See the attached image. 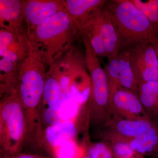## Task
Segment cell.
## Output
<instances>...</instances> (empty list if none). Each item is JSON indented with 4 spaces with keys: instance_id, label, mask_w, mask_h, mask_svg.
Segmentation results:
<instances>
[{
    "instance_id": "cell-1",
    "label": "cell",
    "mask_w": 158,
    "mask_h": 158,
    "mask_svg": "<svg viewBox=\"0 0 158 158\" xmlns=\"http://www.w3.org/2000/svg\"><path fill=\"white\" fill-rule=\"evenodd\" d=\"M31 56L50 66L74 48L81 33L65 9L26 30Z\"/></svg>"
},
{
    "instance_id": "cell-2",
    "label": "cell",
    "mask_w": 158,
    "mask_h": 158,
    "mask_svg": "<svg viewBox=\"0 0 158 158\" xmlns=\"http://www.w3.org/2000/svg\"><path fill=\"white\" fill-rule=\"evenodd\" d=\"M16 91L22 105L27 123V140L36 142L42 139L40 105L46 71L45 65L30 56L19 64Z\"/></svg>"
},
{
    "instance_id": "cell-3",
    "label": "cell",
    "mask_w": 158,
    "mask_h": 158,
    "mask_svg": "<svg viewBox=\"0 0 158 158\" xmlns=\"http://www.w3.org/2000/svg\"><path fill=\"white\" fill-rule=\"evenodd\" d=\"M104 8L115 26L122 50L158 44V29L130 0L106 1Z\"/></svg>"
},
{
    "instance_id": "cell-4",
    "label": "cell",
    "mask_w": 158,
    "mask_h": 158,
    "mask_svg": "<svg viewBox=\"0 0 158 158\" xmlns=\"http://www.w3.org/2000/svg\"><path fill=\"white\" fill-rule=\"evenodd\" d=\"M25 115L17 91L1 98L0 102V148L6 156L16 155L26 144Z\"/></svg>"
},
{
    "instance_id": "cell-5",
    "label": "cell",
    "mask_w": 158,
    "mask_h": 158,
    "mask_svg": "<svg viewBox=\"0 0 158 158\" xmlns=\"http://www.w3.org/2000/svg\"><path fill=\"white\" fill-rule=\"evenodd\" d=\"M85 50V61L90 82V96L86 107L90 121L96 125H103L112 117L109 106L107 79L88 37L82 34Z\"/></svg>"
},
{
    "instance_id": "cell-6",
    "label": "cell",
    "mask_w": 158,
    "mask_h": 158,
    "mask_svg": "<svg viewBox=\"0 0 158 158\" xmlns=\"http://www.w3.org/2000/svg\"><path fill=\"white\" fill-rule=\"evenodd\" d=\"M109 91V106L112 116L129 120L151 118L144 110L138 93L122 86Z\"/></svg>"
},
{
    "instance_id": "cell-7",
    "label": "cell",
    "mask_w": 158,
    "mask_h": 158,
    "mask_svg": "<svg viewBox=\"0 0 158 158\" xmlns=\"http://www.w3.org/2000/svg\"><path fill=\"white\" fill-rule=\"evenodd\" d=\"M128 50L137 85L158 80V56L156 46L139 44Z\"/></svg>"
},
{
    "instance_id": "cell-8",
    "label": "cell",
    "mask_w": 158,
    "mask_h": 158,
    "mask_svg": "<svg viewBox=\"0 0 158 158\" xmlns=\"http://www.w3.org/2000/svg\"><path fill=\"white\" fill-rule=\"evenodd\" d=\"M66 99L59 81L46 72L40 105V119L43 130L49 126L62 121L60 111Z\"/></svg>"
},
{
    "instance_id": "cell-9",
    "label": "cell",
    "mask_w": 158,
    "mask_h": 158,
    "mask_svg": "<svg viewBox=\"0 0 158 158\" xmlns=\"http://www.w3.org/2000/svg\"><path fill=\"white\" fill-rule=\"evenodd\" d=\"M156 123L152 118L129 120L113 116L101 127L102 135L105 141L116 139L129 141L147 132Z\"/></svg>"
},
{
    "instance_id": "cell-10",
    "label": "cell",
    "mask_w": 158,
    "mask_h": 158,
    "mask_svg": "<svg viewBox=\"0 0 158 158\" xmlns=\"http://www.w3.org/2000/svg\"><path fill=\"white\" fill-rule=\"evenodd\" d=\"M0 56L18 64L31 56V48L25 28L19 30L1 28Z\"/></svg>"
},
{
    "instance_id": "cell-11",
    "label": "cell",
    "mask_w": 158,
    "mask_h": 158,
    "mask_svg": "<svg viewBox=\"0 0 158 158\" xmlns=\"http://www.w3.org/2000/svg\"><path fill=\"white\" fill-rule=\"evenodd\" d=\"M65 9V0H22L24 27H34Z\"/></svg>"
},
{
    "instance_id": "cell-12",
    "label": "cell",
    "mask_w": 158,
    "mask_h": 158,
    "mask_svg": "<svg viewBox=\"0 0 158 158\" xmlns=\"http://www.w3.org/2000/svg\"><path fill=\"white\" fill-rule=\"evenodd\" d=\"M73 119L62 120L47 127L43 131L44 146L52 150L69 140L77 141L79 133V120L81 111Z\"/></svg>"
},
{
    "instance_id": "cell-13",
    "label": "cell",
    "mask_w": 158,
    "mask_h": 158,
    "mask_svg": "<svg viewBox=\"0 0 158 158\" xmlns=\"http://www.w3.org/2000/svg\"><path fill=\"white\" fill-rule=\"evenodd\" d=\"M107 1L65 0V9L81 33L101 11Z\"/></svg>"
},
{
    "instance_id": "cell-14",
    "label": "cell",
    "mask_w": 158,
    "mask_h": 158,
    "mask_svg": "<svg viewBox=\"0 0 158 158\" xmlns=\"http://www.w3.org/2000/svg\"><path fill=\"white\" fill-rule=\"evenodd\" d=\"M101 33L108 61L116 58L122 50L121 43L110 15L104 7L98 15Z\"/></svg>"
},
{
    "instance_id": "cell-15",
    "label": "cell",
    "mask_w": 158,
    "mask_h": 158,
    "mask_svg": "<svg viewBox=\"0 0 158 158\" xmlns=\"http://www.w3.org/2000/svg\"><path fill=\"white\" fill-rule=\"evenodd\" d=\"M1 28H24L22 0H0Z\"/></svg>"
},
{
    "instance_id": "cell-16",
    "label": "cell",
    "mask_w": 158,
    "mask_h": 158,
    "mask_svg": "<svg viewBox=\"0 0 158 158\" xmlns=\"http://www.w3.org/2000/svg\"><path fill=\"white\" fill-rule=\"evenodd\" d=\"M19 64L1 58L0 60V96L10 95L16 89L18 82Z\"/></svg>"
},
{
    "instance_id": "cell-17",
    "label": "cell",
    "mask_w": 158,
    "mask_h": 158,
    "mask_svg": "<svg viewBox=\"0 0 158 158\" xmlns=\"http://www.w3.org/2000/svg\"><path fill=\"white\" fill-rule=\"evenodd\" d=\"M128 141L133 149L144 157L158 158V123L147 132Z\"/></svg>"
},
{
    "instance_id": "cell-18",
    "label": "cell",
    "mask_w": 158,
    "mask_h": 158,
    "mask_svg": "<svg viewBox=\"0 0 158 158\" xmlns=\"http://www.w3.org/2000/svg\"><path fill=\"white\" fill-rule=\"evenodd\" d=\"M141 103L151 118L158 117V80L144 82L138 86Z\"/></svg>"
},
{
    "instance_id": "cell-19",
    "label": "cell",
    "mask_w": 158,
    "mask_h": 158,
    "mask_svg": "<svg viewBox=\"0 0 158 158\" xmlns=\"http://www.w3.org/2000/svg\"><path fill=\"white\" fill-rule=\"evenodd\" d=\"M119 83L120 86L138 93L133 74L129 51L123 49L117 56Z\"/></svg>"
},
{
    "instance_id": "cell-20",
    "label": "cell",
    "mask_w": 158,
    "mask_h": 158,
    "mask_svg": "<svg viewBox=\"0 0 158 158\" xmlns=\"http://www.w3.org/2000/svg\"><path fill=\"white\" fill-rule=\"evenodd\" d=\"M98 15L82 31L81 35V34H85L88 37L97 56L106 57V53L103 40L98 18Z\"/></svg>"
},
{
    "instance_id": "cell-21",
    "label": "cell",
    "mask_w": 158,
    "mask_h": 158,
    "mask_svg": "<svg viewBox=\"0 0 158 158\" xmlns=\"http://www.w3.org/2000/svg\"><path fill=\"white\" fill-rule=\"evenodd\" d=\"M55 158H81L86 153L85 148L76 140H69L52 150Z\"/></svg>"
},
{
    "instance_id": "cell-22",
    "label": "cell",
    "mask_w": 158,
    "mask_h": 158,
    "mask_svg": "<svg viewBox=\"0 0 158 158\" xmlns=\"http://www.w3.org/2000/svg\"><path fill=\"white\" fill-rule=\"evenodd\" d=\"M110 142L113 150V158H144L145 157L133 149L128 141L112 139Z\"/></svg>"
},
{
    "instance_id": "cell-23",
    "label": "cell",
    "mask_w": 158,
    "mask_h": 158,
    "mask_svg": "<svg viewBox=\"0 0 158 158\" xmlns=\"http://www.w3.org/2000/svg\"><path fill=\"white\" fill-rule=\"evenodd\" d=\"M158 29V0H130Z\"/></svg>"
},
{
    "instance_id": "cell-24",
    "label": "cell",
    "mask_w": 158,
    "mask_h": 158,
    "mask_svg": "<svg viewBox=\"0 0 158 158\" xmlns=\"http://www.w3.org/2000/svg\"><path fill=\"white\" fill-rule=\"evenodd\" d=\"M86 153L90 158H113L112 146L109 141L89 144L86 149Z\"/></svg>"
},
{
    "instance_id": "cell-25",
    "label": "cell",
    "mask_w": 158,
    "mask_h": 158,
    "mask_svg": "<svg viewBox=\"0 0 158 158\" xmlns=\"http://www.w3.org/2000/svg\"><path fill=\"white\" fill-rule=\"evenodd\" d=\"M104 68L108 83L109 90L121 86L119 83L117 57L111 59Z\"/></svg>"
},
{
    "instance_id": "cell-26",
    "label": "cell",
    "mask_w": 158,
    "mask_h": 158,
    "mask_svg": "<svg viewBox=\"0 0 158 158\" xmlns=\"http://www.w3.org/2000/svg\"><path fill=\"white\" fill-rule=\"evenodd\" d=\"M11 158H55L54 157H49L43 156L35 155L32 154H22L17 155L13 156L11 157Z\"/></svg>"
},
{
    "instance_id": "cell-27",
    "label": "cell",
    "mask_w": 158,
    "mask_h": 158,
    "mask_svg": "<svg viewBox=\"0 0 158 158\" xmlns=\"http://www.w3.org/2000/svg\"><path fill=\"white\" fill-rule=\"evenodd\" d=\"M81 158H90L89 157V156H88V154H87V153H85V155L83 156Z\"/></svg>"
},
{
    "instance_id": "cell-28",
    "label": "cell",
    "mask_w": 158,
    "mask_h": 158,
    "mask_svg": "<svg viewBox=\"0 0 158 158\" xmlns=\"http://www.w3.org/2000/svg\"><path fill=\"white\" fill-rule=\"evenodd\" d=\"M156 48L158 56V44H156L155 45Z\"/></svg>"
},
{
    "instance_id": "cell-29",
    "label": "cell",
    "mask_w": 158,
    "mask_h": 158,
    "mask_svg": "<svg viewBox=\"0 0 158 158\" xmlns=\"http://www.w3.org/2000/svg\"></svg>"
}]
</instances>
